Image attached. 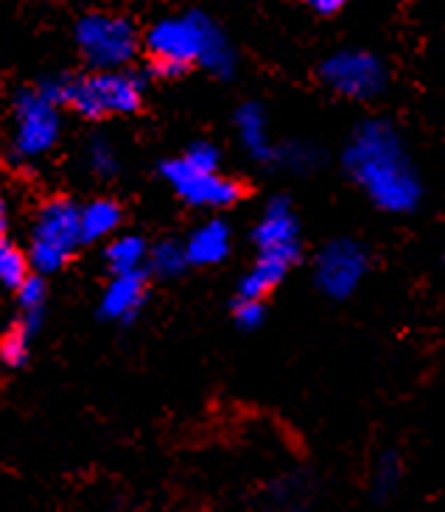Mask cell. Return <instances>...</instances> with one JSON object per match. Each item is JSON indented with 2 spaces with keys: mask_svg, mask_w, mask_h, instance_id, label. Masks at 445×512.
<instances>
[{
  "mask_svg": "<svg viewBox=\"0 0 445 512\" xmlns=\"http://www.w3.org/2000/svg\"><path fill=\"white\" fill-rule=\"evenodd\" d=\"M320 499V479L311 471H286L261 490V512H308Z\"/></svg>",
  "mask_w": 445,
  "mask_h": 512,
  "instance_id": "cell-12",
  "label": "cell"
},
{
  "mask_svg": "<svg viewBox=\"0 0 445 512\" xmlns=\"http://www.w3.org/2000/svg\"><path fill=\"white\" fill-rule=\"evenodd\" d=\"M342 171L381 213L409 216L423 205L426 182L398 126L364 118L342 149Z\"/></svg>",
  "mask_w": 445,
  "mask_h": 512,
  "instance_id": "cell-1",
  "label": "cell"
},
{
  "mask_svg": "<svg viewBox=\"0 0 445 512\" xmlns=\"http://www.w3.org/2000/svg\"><path fill=\"white\" fill-rule=\"evenodd\" d=\"M182 244H185V255H188L191 266H202V269L219 266L233 252V227L219 216H213V219L196 224Z\"/></svg>",
  "mask_w": 445,
  "mask_h": 512,
  "instance_id": "cell-14",
  "label": "cell"
},
{
  "mask_svg": "<svg viewBox=\"0 0 445 512\" xmlns=\"http://www.w3.org/2000/svg\"><path fill=\"white\" fill-rule=\"evenodd\" d=\"M84 163H87V171L101 182H110L118 177L121 171V157H118V149L110 138L104 135H96V138L87 140L84 146Z\"/></svg>",
  "mask_w": 445,
  "mask_h": 512,
  "instance_id": "cell-22",
  "label": "cell"
},
{
  "mask_svg": "<svg viewBox=\"0 0 445 512\" xmlns=\"http://www.w3.org/2000/svg\"><path fill=\"white\" fill-rule=\"evenodd\" d=\"M370 266H373V255L359 238L339 236L322 244L320 252L314 255L311 280L322 297L342 303L362 289L370 275Z\"/></svg>",
  "mask_w": 445,
  "mask_h": 512,
  "instance_id": "cell-6",
  "label": "cell"
},
{
  "mask_svg": "<svg viewBox=\"0 0 445 512\" xmlns=\"http://www.w3.org/2000/svg\"><path fill=\"white\" fill-rule=\"evenodd\" d=\"M31 345H34V333H28L20 322H14L0 333V364L9 370L26 367L31 359Z\"/></svg>",
  "mask_w": 445,
  "mask_h": 512,
  "instance_id": "cell-23",
  "label": "cell"
},
{
  "mask_svg": "<svg viewBox=\"0 0 445 512\" xmlns=\"http://www.w3.org/2000/svg\"><path fill=\"white\" fill-rule=\"evenodd\" d=\"M143 42L149 51V73L157 79H177L196 65L216 79H230L238 68L236 48L202 12L157 20Z\"/></svg>",
  "mask_w": 445,
  "mask_h": 512,
  "instance_id": "cell-2",
  "label": "cell"
},
{
  "mask_svg": "<svg viewBox=\"0 0 445 512\" xmlns=\"http://www.w3.org/2000/svg\"><path fill=\"white\" fill-rule=\"evenodd\" d=\"M76 45L93 70H124L138 54L140 34L121 14L90 12L76 23Z\"/></svg>",
  "mask_w": 445,
  "mask_h": 512,
  "instance_id": "cell-5",
  "label": "cell"
},
{
  "mask_svg": "<svg viewBox=\"0 0 445 512\" xmlns=\"http://www.w3.org/2000/svg\"><path fill=\"white\" fill-rule=\"evenodd\" d=\"M121 222H124V208L115 199L98 196V199H90L87 205H79V224H82L84 244L110 241L118 233Z\"/></svg>",
  "mask_w": 445,
  "mask_h": 512,
  "instance_id": "cell-16",
  "label": "cell"
},
{
  "mask_svg": "<svg viewBox=\"0 0 445 512\" xmlns=\"http://www.w3.org/2000/svg\"><path fill=\"white\" fill-rule=\"evenodd\" d=\"M9 227H12V208H9V199L0 191V238L9 236Z\"/></svg>",
  "mask_w": 445,
  "mask_h": 512,
  "instance_id": "cell-27",
  "label": "cell"
},
{
  "mask_svg": "<svg viewBox=\"0 0 445 512\" xmlns=\"http://www.w3.org/2000/svg\"><path fill=\"white\" fill-rule=\"evenodd\" d=\"M62 135L59 107L40 87H28L12 104V154L17 160H40L54 149Z\"/></svg>",
  "mask_w": 445,
  "mask_h": 512,
  "instance_id": "cell-7",
  "label": "cell"
},
{
  "mask_svg": "<svg viewBox=\"0 0 445 512\" xmlns=\"http://www.w3.org/2000/svg\"><path fill=\"white\" fill-rule=\"evenodd\" d=\"M182 157L196 168H205V171H222V152H219V146L216 143H210V140H194Z\"/></svg>",
  "mask_w": 445,
  "mask_h": 512,
  "instance_id": "cell-25",
  "label": "cell"
},
{
  "mask_svg": "<svg viewBox=\"0 0 445 512\" xmlns=\"http://www.w3.org/2000/svg\"><path fill=\"white\" fill-rule=\"evenodd\" d=\"M14 300H17L14 322H20L28 333L37 336L45 325V314H48V283H45V277H28L26 283L14 291Z\"/></svg>",
  "mask_w": 445,
  "mask_h": 512,
  "instance_id": "cell-18",
  "label": "cell"
},
{
  "mask_svg": "<svg viewBox=\"0 0 445 512\" xmlns=\"http://www.w3.org/2000/svg\"><path fill=\"white\" fill-rule=\"evenodd\" d=\"M191 269L185 244L180 238H160L149 244V258H146V275L160 277V280H174Z\"/></svg>",
  "mask_w": 445,
  "mask_h": 512,
  "instance_id": "cell-19",
  "label": "cell"
},
{
  "mask_svg": "<svg viewBox=\"0 0 445 512\" xmlns=\"http://www.w3.org/2000/svg\"><path fill=\"white\" fill-rule=\"evenodd\" d=\"M406 479V462L404 454L398 448H384L378 451L373 462H370V473H367V496L373 504L384 507L390 504L401 487H404Z\"/></svg>",
  "mask_w": 445,
  "mask_h": 512,
  "instance_id": "cell-15",
  "label": "cell"
},
{
  "mask_svg": "<svg viewBox=\"0 0 445 512\" xmlns=\"http://www.w3.org/2000/svg\"><path fill=\"white\" fill-rule=\"evenodd\" d=\"M149 300V275H110L107 286L98 297V317L112 325H129L140 317L143 305Z\"/></svg>",
  "mask_w": 445,
  "mask_h": 512,
  "instance_id": "cell-11",
  "label": "cell"
},
{
  "mask_svg": "<svg viewBox=\"0 0 445 512\" xmlns=\"http://www.w3.org/2000/svg\"><path fill=\"white\" fill-rule=\"evenodd\" d=\"M160 177L177 194V199L196 210H230L247 194L241 180L227 177L222 171L191 166L182 154L160 163Z\"/></svg>",
  "mask_w": 445,
  "mask_h": 512,
  "instance_id": "cell-8",
  "label": "cell"
},
{
  "mask_svg": "<svg viewBox=\"0 0 445 512\" xmlns=\"http://www.w3.org/2000/svg\"><path fill=\"white\" fill-rule=\"evenodd\" d=\"M104 266L110 275H132V272H146V258H149V244L135 233L115 236L104 244Z\"/></svg>",
  "mask_w": 445,
  "mask_h": 512,
  "instance_id": "cell-17",
  "label": "cell"
},
{
  "mask_svg": "<svg viewBox=\"0 0 445 512\" xmlns=\"http://www.w3.org/2000/svg\"><path fill=\"white\" fill-rule=\"evenodd\" d=\"M320 79L331 93L348 101H373L387 90L390 70L367 48H342L322 59Z\"/></svg>",
  "mask_w": 445,
  "mask_h": 512,
  "instance_id": "cell-9",
  "label": "cell"
},
{
  "mask_svg": "<svg viewBox=\"0 0 445 512\" xmlns=\"http://www.w3.org/2000/svg\"><path fill=\"white\" fill-rule=\"evenodd\" d=\"M84 247L79 205L65 196L45 199L28 227L26 255L34 275L48 277L62 272L73 255Z\"/></svg>",
  "mask_w": 445,
  "mask_h": 512,
  "instance_id": "cell-4",
  "label": "cell"
},
{
  "mask_svg": "<svg viewBox=\"0 0 445 512\" xmlns=\"http://www.w3.org/2000/svg\"><path fill=\"white\" fill-rule=\"evenodd\" d=\"M37 87L56 107H70L82 118L101 121L110 115L138 112L146 93V76L129 70H93L87 76H48Z\"/></svg>",
  "mask_w": 445,
  "mask_h": 512,
  "instance_id": "cell-3",
  "label": "cell"
},
{
  "mask_svg": "<svg viewBox=\"0 0 445 512\" xmlns=\"http://www.w3.org/2000/svg\"><path fill=\"white\" fill-rule=\"evenodd\" d=\"M255 258L294 269L303 258V227L289 196H272L252 224Z\"/></svg>",
  "mask_w": 445,
  "mask_h": 512,
  "instance_id": "cell-10",
  "label": "cell"
},
{
  "mask_svg": "<svg viewBox=\"0 0 445 512\" xmlns=\"http://www.w3.org/2000/svg\"><path fill=\"white\" fill-rule=\"evenodd\" d=\"M443 266H445V255H443Z\"/></svg>",
  "mask_w": 445,
  "mask_h": 512,
  "instance_id": "cell-28",
  "label": "cell"
},
{
  "mask_svg": "<svg viewBox=\"0 0 445 512\" xmlns=\"http://www.w3.org/2000/svg\"><path fill=\"white\" fill-rule=\"evenodd\" d=\"M303 3L314 14H320V17H334V14H339L348 6L350 0H303Z\"/></svg>",
  "mask_w": 445,
  "mask_h": 512,
  "instance_id": "cell-26",
  "label": "cell"
},
{
  "mask_svg": "<svg viewBox=\"0 0 445 512\" xmlns=\"http://www.w3.org/2000/svg\"><path fill=\"white\" fill-rule=\"evenodd\" d=\"M31 275H34V269H31L26 250L20 244H14L9 236L0 238V286L17 291Z\"/></svg>",
  "mask_w": 445,
  "mask_h": 512,
  "instance_id": "cell-21",
  "label": "cell"
},
{
  "mask_svg": "<svg viewBox=\"0 0 445 512\" xmlns=\"http://www.w3.org/2000/svg\"><path fill=\"white\" fill-rule=\"evenodd\" d=\"M320 166V146L306 143V140H286V143H278L275 160H272V168L289 171V174H311V171H317Z\"/></svg>",
  "mask_w": 445,
  "mask_h": 512,
  "instance_id": "cell-20",
  "label": "cell"
},
{
  "mask_svg": "<svg viewBox=\"0 0 445 512\" xmlns=\"http://www.w3.org/2000/svg\"><path fill=\"white\" fill-rule=\"evenodd\" d=\"M233 322H236L238 331H258L266 322V303L236 297V300H233Z\"/></svg>",
  "mask_w": 445,
  "mask_h": 512,
  "instance_id": "cell-24",
  "label": "cell"
},
{
  "mask_svg": "<svg viewBox=\"0 0 445 512\" xmlns=\"http://www.w3.org/2000/svg\"><path fill=\"white\" fill-rule=\"evenodd\" d=\"M233 124H236L238 143H241V149H244V154L250 157L252 163L272 166L278 143L272 138L264 107L258 101H244L236 110V115H233Z\"/></svg>",
  "mask_w": 445,
  "mask_h": 512,
  "instance_id": "cell-13",
  "label": "cell"
}]
</instances>
